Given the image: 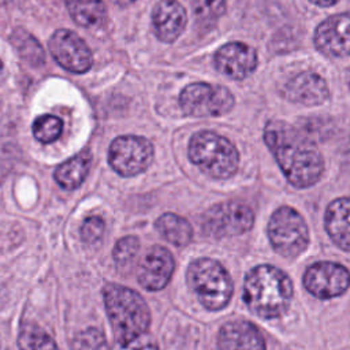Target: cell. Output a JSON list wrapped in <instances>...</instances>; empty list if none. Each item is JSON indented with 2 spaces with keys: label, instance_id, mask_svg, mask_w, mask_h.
Returning a JSON list of instances; mask_svg holds the SVG:
<instances>
[{
  "label": "cell",
  "instance_id": "6da1fadb",
  "mask_svg": "<svg viewBox=\"0 0 350 350\" xmlns=\"http://www.w3.org/2000/svg\"><path fill=\"white\" fill-rule=\"evenodd\" d=\"M264 139L293 186L305 189L320 179L324 170L321 153L297 129L282 120H271L264 129Z\"/></svg>",
  "mask_w": 350,
  "mask_h": 350
},
{
  "label": "cell",
  "instance_id": "7a4b0ae2",
  "mask_svg": "<svg viewBox=\"0 0 350 350\" xmlns=\"http://www.w3.org/2000/svg\"><path fill=\"white\" fill-rule=\"evenodd\" d=\"M293 284L290 278L272 265H258L249 271L243 283L247 308L262 319L282 316L290 306Z\"/></svg>",
  "mask_w": 350,
  "mask_h": 350
},
{
  "label": "cell",
  "instance_id": "3957f363",
  "mask_svg": "<svg viewBox=\"0 0 350 350\" xmlns=\"http://www.w3.org/2000/svg\"><path fill=\"white\" fill-rule=\"evenodd\" d=\"M103 294L116 343H127L148 331L149 308L137 291L119 284H107Z\"/></svg>",
  "mask_w": 350,
  "mask_h": 350
},
{
  "label": "cell",
  "instance_id": "277c9868",
  "mask_svg": "<svg viewBox=\"0 0 350 350\" xmlns=\"http://www.w3.org/2000/svg\"><path fill=\"white\" fill-rule=\"evenodd\" d=\"M189 157L202 172L216 179L232 176L239 163L237 148L213 131H200L191 137Z\"/></svg>",
  "mask_w": 350,
  "mask_h": 350
},
{
  "label": "cell",
  "instance_id": "5b68a950",
  "mask_svg": "<svg viewBox=\"0 0 350 350\" xmlns=\"http://www.w3.org/2000/svg\"><path fill=\"white\" fill-rule=\"evenodd\" d=\"M187 284L209 310L223 309L232 295V280L227 269L212 258L193 261L186 273Z\"/></svg>",
  "mask_w": 350,
  "mask_h": 350
},
{
  "label": "cell",
  "instance_id": "8992f818",
  "mask_svg": "<svg viewBox=\"0 0 350 350\" xmlns=\"http://www.w3.org/2000/svg\"><path fill=\"white\" fill-rule=\"evenodd\" d=\"M271 245L283 257L299 256L309 243V231L304 217L291 206L278 208L268 223Z\"/></svg>",
  "mask_w": 350,
  "mask_h": 350
},
{
  "label": "cell",
  "instance_id": "52a82bcc",
  "mask_svg": "<svg viewBox=\"0 0 350 350\" xmlns=\"http://www.w3.org/2000/svg\"><path fill=\"white\" fill-rule=\"evenodd\" d=\"M179 104L190 116H219L232 108L234 97L224 86L198 82L180 92Z\"/></svg>",
  "mask_w": 350,
  "mask_h": 350
},
{
  "label": "cell",
  "instance_id": "ba28073f",
  "mask_svg": "<svg viewBox=\"0 0 350 350\" xmlns=\"http://www.w3.org/2000/svg\"><path fill=\"white\" fill-rule=\"evenodd\" d=\"M153 160L152 144L138 135H122L112 141L108 150L111 167L122 176H134L145 171Z\"/></svg>",
  "mask_w": 350,
  "mask_h": 350
},
{
  "label": "cell",
  "instance_id": "9c48e42d",
  "mask_svg": "<svg viewBox=\"0 0 350 350\" xmlns=\"http://www.w3.org/2000/svg\"><path fill=\"white\" fill-rule=\"evenodd\" d=\"M252 209L241 202H224L213 205L202 219L204 232L215 237H232L249 231L253 226Z\"/></svg>",
  "mask_w": 350,
  "mask_h": 350
},
{
  "label": "cell",
  "instance_id": "30bf717a",
  "mask_svg": "<svg viewBox=\"0 0 350 350\" xmlns=\"http://www.w3.org/2000/svg\"><path fill=\"white\" fill-rule=\"evenodd\" d=\"M304 286L312 295L320 299H329L349 288L350 272L342 264L319 261L306 269Z\"/></svg>",
  "mask_w": 350,
  "mask_h": 350
},
{
  "label": "cell",
  "instance_id": "8fae6325",
  "mask_svg": "<svg viewBox=\"0 0 350 350\" xmlns=\"http://www.w3.org/2000/svg\"><path fill=\"white\" fill-rule=\"evenodd\" d=\"M53 59L66 70L77 74L86 72L92 63L93 56L85 41L71 30H56L48 42Z\"/></svg>",
  "mask_w": 350,
  "mask_h": 350
},
{
  "label": "cell",
  "instance_id": "7c38bea8",
  "mask_svg": "<svg viewBox=\"0 0 350 350\" xmlns=\"http://www.w3.org/2000/svg\"><path fill=\"white\" fill-rule=\"evenodd\" d=\"M316 48L327 55L343 57L350 55V11L335 14L323 21L314 31Z\"/></svg>",
  "mask_w": 350,
  "mask_h": 350
},
{
  "label": "cell",
  "instance_id": "4fadbf2b",
  "mask_svg": "<svg viewBox=\"0 0 350 350\" xmlns=\"http://www.w3.org/2000/svg\"><path fill=\"white\" fill-rule=\"evenodd\" d=\"M175 268L174 257L165 247L153 246L139 262L138 283L149 291H159L167 286Z\"/></svg>",
  "mask_w": 350,
  "mask_h": 350
},
{
  "label": "cell",
  "instance_id": "5bb4252c",
  "mask_svg": "<svg viewBox=\"0 0 350 350\" xmlns=\"http://www.w3.org/2000/svg\"><path fill=\"white\" fill-rule=\"evenodd\" d=\"M219 72L232 79H242L252 74L257 66L256 51L243 42H228L215 55Z\"/></svg>",
  "mask_w": 350,
  "mask_h": 350
},
{
  "label": "cell",
  "instance_id": "9a60e30c",
  "mask_svg": "<svg viewBox=\"0 0 350 350\" xmlns=\"http://www.w3.org/2000/svg\"><path fill=\"white\" fill-rule=\"evenodd\" d=\"M284 96L290 101L304 105H319L329 97V90L323 77L312 71H305L286 83Z\"/></svg>",
  "mask_w": 350,
  "mask_h": 350
},
{
  "label": "cell",
  "instance_id": "2e32d148",
  "mask_svg": "<svg viewBox=\"0 0 350 350\" xmlns=\"http://www.w3.org/2000/svg\"><path fill=\"white\" fill-rule=\"evenodd\" d=\"M219 350H265V340L260 329L247 321L224 324L217 336Z\"/></svg>",
  "mask_w": 350,
  "mask_h": 350
},
{
  "label": "cell",
  "instance_id": "e0dca14e",
  "mask_svg": "<svg viewBox=\"0 0 350 350\" xmlns=\"http://www.w3.org/2000/svg\"><path fill=\"white\" fill-rule=\"evenodd\" d=\"M152 25L160 41L172 42L186 26V11L176 0H161L152 12Z\"/></svg>",
  "mask_w": 350,
  "mask_h": 350
},
{
  "label": "cell",
  "instance_id": "ac0fdd59",
  "mask_svg": "<svg viewBox=\"0 0 350 350\" xmlns=\"http://www.w3.org/2000/svg\"><path fill=\"white\" fill-rule=\"evenodd\" d=\"M325 230L332 242L350 252V197L334 200L325 211Z\"/></svg>",
  "mask_w": 350,
  "mask_h": 350
},
{
  "label": "cell",
  "instance_id": "d6986e66",
  "mask_svg": "<svg viewBox=\"0 0 350 350\" xmlns=\"http://www.w3.org/2000/svg\"><path fill=\"white\" fill-rule=\"evenodd\" d=\"M92 156L89 150H82L70 160L60 164L55 171V180L67 190L77 189L86 178L90 167Z\"/></svg>",
  "mask_w": 350,
  "mask_h": 350
},
{
  "label": "cell",
  "instance_id": "ffe728a7",
  "mask_svg": "<svg viewBox=\"0 0 350 350\" xmlns=\"http://www.w3.org/2000/svg\"><path fill=\"white\" fill-rule=\"evenodd\" d=\"M71 18L83 27H98L105 21V5L101 0H66Z\"/></svg>",
  "mask_w": 350,
  "mask_h": 350
},
{
  "label": "cell",
  "instance_id": "44dd1931",
  "mask_svg": "<svg viewBox=\"0 0 350 350\" xmlns=\"http://www.w3.org/2000/svg\"><path fill=\"white\" fill-rule=\"evenodd\" d=\"M156 228L170 243L179 247L186 246L193 238L190 223L175 213L161 215L156 221Z\"/></svg>",
  "mask_w": 350,
  "mask_h": 350
},
{
  "label": "cell",
  "instance_id": "7402d4cb",
  "mask_svg": "<svg viewBox=\"0 0 350 350\" xmlns=\"http://www.w3.org/2000/svg\"><path fill=\"white\" fill-rule=\"evenodd\" d=\"M19 350H59L51 335L36 324H25L18 335Z\"/></svg>",
  "mask_w": 350,
  "mask_h": 350
},
{
  "label": "cell",
  "instance_id": "603a6c76",
  "mask_svg": "<svg viewBox=\"0 0 350 350\" xmlns=\"http://www.w3.org/2000/svg\"><path fill=\"white\" fill-rule=\"evenodd\" d=\"M11 41L14 42V46L16 48L19 55L31 66L38 67L45 62V55L41 45L27 31L15 30V33L11 37Z\"/></svg>",
  "mask_w": 350,
  "mask_h": 350
},
{
  "label": "cell",
  "instance_id": "cb8c5ba5",
  "mask_svg": "<svg viewBox=\"0 0 350 350\" xmlns=\"http://www.w3.org/2000/svg\"><path fill=\"white\" fill-rule=\"evenodd\" d=\"M33 135L37 141L49 144L59 138L63 130V122L53 115L38 116L31 126Z\"/></svg>",
  "mask_w": 350,
  "mask_h": 350
},
{
  "label": "cell",
  "instance_id": "d4e9b609",
  "mask_svg": "<svg viewBox=\"0 0 350 350\" xmlns=\"http://www.w3.org/2000/svg\"><path fill=\"white\" fill-rule=\"evenodd\" d=\"M71 350H109L107 339L97 328H88L79 332L71 345Z\"/></svg>",
  "mask_w": 350,
  "mask_h": 350
},
{
  "label": "cell",
  "instance_id": "484cf974",
  "mask_svg": "<svg viewBox=\"0 0 350 350\" xmlns=\"http://www.w3.org/2000/svg\"><path fill=\"white\" fill-rule=\"evenodd\" d=\"M193 11L198 21L212 22L217 19L226 8L224 0H193Z\"/></svg>",
  "mask_w": 350,
  "mask_h": 350
},
{
  "label": "cell",
  "instance_id": "4316f807",
  "mask_svg": "<svg viewBox=\"0 0 350 350\" xmlns=\"http://www.w3.org/2000/svg\"><path fill=\"white\" fill-rule=\"evenodd\" d=\"M139 249V241L137 237L129 235L119 239L113 247V260L116 265L124 267L133 261Z\"/></svg>",
  "mask_w": 350,
  "mask_h": 350
},
{
  "label": "cell",
  "instance_id": "83f0119b",
  "mask_svg": "<svg viewBox=\"0 0 350 350\" xmlns=\"http://www.w3.org/2000/svg\"><path fill=\"white\" fill-rule=\"evenodd\" d=\"M105 223L98 216L88 217L81 227V238L85 243H96L104 234Z\"/></svg>",
  "mask_w": 350,
  "mask_h": 350
},
{
  "label": "cell",
  "instance_id": "f1b7e54d",
  "mask_svg": "<svg viewBox=\"0 0 350 350\" xmlns=\"http://www.w3.org/2000/svg\"><path fill=\"white\" fill-rule=\"evenodd\" d=\"M142 336L134 340H130L127 343H116L112 350H159L157 346L150 339H146Z\"/></svg>",
  "mask_w": 350,
  "mask_h": 350
},
{
  "label": "cell",
  "instance_id": "f546056e",
  "mask_svg": "<svg viewBox=\"0 0 350 350\" xmlns=\"http://www.w3.org/2000/svg\"><path fill=\"white\" fill-rule=\"evenodd\" d=\"M309 1H312L313 4L320 5V7H331V5L336 4L339 0H309Z\"/></svg>",
  "mask_w": 350,
  "mask_h": 350
},
{
  "label": "cell",
  "instance_id": "4dcf8cb0",
  "mask_svg": "<svg viewBox=\"0 0 350 350\" xmlns=\"http://www.w3.org/2000/svg\"><path fill=\"white\" fill-rule=\"evenodd\" d=\"M113 3H116V4H119V5H129V4H131V3H135L137 0H112Z\"/></svg>",
  "mask_w": 350,
  "mask_h": 350
},
{
  "label": "cell",
  "instance_id": "1f68e13d",
  "mask_svg": "<svg viewBox=\"0 0 350 350\" xmlns=\"http://www.w3.org/2000/svg\"><path fill=\"white\" fill-rule=\"evenodd\" d=\"M346 83H347L349 89H350V68L346 71Z\"/></svg>",
  "mask_w": 350,
  "mask_h": 350
}]
</instances>
